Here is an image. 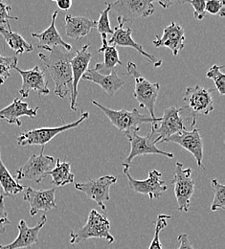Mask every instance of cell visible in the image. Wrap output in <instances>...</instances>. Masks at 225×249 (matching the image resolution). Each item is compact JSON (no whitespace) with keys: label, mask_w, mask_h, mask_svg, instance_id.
Wrapping results in <instances>:
<instances>
[{"label":"cell","mask_w":225,"mask_h":249,"mask_svg":"<svg viewBox=\"0 0 225 249\" xmlns=\"http://www.w3.org/2000/svg\"><path fill=\"white\" fill-rule=\"evenodd\" d=\"M38 58L47 68L50 77L54 81V93L61 99H65L68 94L71 93V55L63 51L60 47H54L49 51V55L39 53Z\"/></svg>","instance_id":"cell-1"},{"label":"cell","mask_w":225,"mask_h":249,"mask_svg":"<svg viewBox=\"0 0 225 249\" xmlns=\"http://www.w3.org/2000/svg\"><path fill=\"white\" fill-rule=\"evenodd\" d=\"M91 103L99 107L104 115L109 119L110 123L113 124L119 131H122L125 133V135L130 134L133 132H137L140 129V126L142 124L151 123L152 124V133L155 134V130L157 127V124L160 122L161 118L153 119L147 115L141 114L138 109L133 108L132 110H114L110 109L101 104H99L96 101L91 100Z\"/></svg>","instance_id":"cell-2"},{"label":"cell","mask_w":225,"mask_h":249,"mask_svg":"<svg viewBox=\"0 0 225 249\" xmlns=\"http://www.w3.org/2000/svg\"><path fill=\"white\" fill-rule=\"evenodd\" d=\"M89 239L105 240L107 244L114 243V237L110 234V221L104 215L92 209L84 227L77 232L70 233V244L72 246L84 243Z\"/></svg>","instance_id":"cell-3"},{"label":"cell","mask_w":225,"mask_h":249,"mask_svg":"<svg viewBox=\"0 0 225 249\" xmlns=\"http://www.w3.org/2000/svg\"><path fill=\"white\" fill-rule=\"evenodd\" d=\"M128 73L134 79V90L133 97L138 102L141 108H147L150 117L156 119L155 108L156 103L160 91V85L158 83L153 84L147 81L138 71L137 66L134 62H129L127 65Z\"/></svg>","instance_id":"cell-4"},{"label":"cell","mask_w":225,"mask_h":249,"mask_svg":"<svg viewBox=\"0 0 225 249\" xmlns=\"http://www.w3.org/2000/svg\"><path fill=\"white\" fill-rule=\"evenodd\" d=\"M43 152L44 147L41 148L39 155L33 154L26 163L16 172L17 180L29 179L35 184H39L48 177L56 165V159L53 156H45Z\"/></svg>","instance_id":"cell-5"},{"label":"cell","mask_w":225,"mask_h":249,"mask_svg":"<svg viewBox=\"0 0 225 249\" xmlns=\"http://www.w3.org/2000/svg\"><path fill=\"white\" fill-rule=\"evenodd\" d=\"M88 117H89L88 112H83L81 118H79L77 121L69 123V124H63L61 126H55V127H41V128H35L32 130H28L26 132L21 133L17 137V142L21 147L32 146V145H40V146L44 147L47 143H49L57 135H59L62 132H65L66 130H69L71 128L77 127L85 120L88 119Z\"/></svg>","instance_id":"cell-6"},{"label":"cell","mask_w":225,"mask_h":249,"mask_svg":"<svg viewBox=\"0 0 225 249\" xmlns=\"http://www.w3.org/2000/svg\"><path fill=\"white\" fill-rule=\"evenodd\" d=\"M171 183L174 188V195L180 212L188 213L191 198L194 193V181L192 178V169L184 168L182 163H175V173Z\"/></svg>","instance_id":"cell-7"},{"label":"cell","mask_w":225,"mask_h":249,"mask_svg":"<svg viewBox=\"0 0 225 249\" xmlns=\"http://www.w3.org/2000/svg\"><path fill=\"white\" fill-rule=\"evenodd\" d=\"M111 10L117 15V22L125 24L140 18H148L155 13L153 0H118L110 2Z\"/></svg>","instance_id":"cell-8"},{"label":"cell","mask_w":225,"mask_h":249,"mask_svg":"<svg viewBox=\"0 0 225 249\" xmlns=\"http://www.w3.org/2000/svg\"><path fill=\"white\" fill-rule=\"evenodd\" d=\"M214 89H205L200 86H195L187 88L184 96L183 101L186 103L189 111L192 114L193 122L191 123V126L193 127L196 122V115H208L210 112L214 110V101H213V93Z\"/></svg>","instance_id":"cell-9"},{"label":"cell","mask_w":225,"mask_h":249,"mask_svg":"<svg viewBox=\"0 0 225 249\" xmlns=\"http://www.w3.org/2000/svg\"><path fill=\"white\" fill-rule=\"evenodd\" d=\"M123 172L128 178L129 186L131 190L138 194L149 196L151 200L159 198L164 192L168 190L165 181L162 180V174L160 172L154 170L149 173L148 178L145 180H138L133 178L129 173V165L123 163Z\"/></svg>","instance_id":"cell-10"},{"label":"cell","mask_w":225,"mask_h":249,"mask_svg":"<svg viewBox=\"0 0 225 249\" xmlns=\"http://www.w3.org/2000/svg\"><path fill=\"white\" fill-rule=\"evenodd\" d=\"M117 178L113 176H104L97 179H90L85 183H76L75 188L87 195V196L94 200L104 210H106L104 201L110 199V187L116 184Z\"/></svg>","instance_id":"cell-11"},{"label":"cell","mask_w":225,"mask_h":249,"mask_svg":"<svg viewBox=\"0 0 225 249\" xmlns=\"http://www.w3.org/2000/svg\"><path fill=\"white\" fill-rule=\"evenodd\" d=\"M90 44H86L82 49L77 50L75 56L71 59L70 65L72 71V86H71V97H70V108L73 111H77V98H78V88L80 80L84 74L88 70L89 63L92 59V54L88 52Z\"/></svg>","instance_id":"cell-12"},{"label":"cell","mask_w":225,"mask_h":249,"mask_svg":"<svg viewBox=\"0 0 225 249\" xmlns=\"http://www.w3.org/2000/svg\"><path fill=\"white\" fill-rule=\"evenodd\" d=\"M183 109L184 107L178 108L177 107H170L164 109L160 122L157 124V127L154 132L156 133V137L154 141L156 145L172 135L186 129L184 126V120L180 114Z\"/></svg>","instance_id":"cell-13"},{"label":"cell","mask_w":225,"mask_h":249,"mask_svg":"<svg viewBox=\"0 0 225 249\" xmlns=\"http://www.w3.org/2000/svg\"><path fill=\"white\" fill-rule=\"evenodd\" d=\"M167 142V143H174L186 151H188L192 156L194 157L196 165L203 170L205 167L203 166V140L200 135V129L193 128L192 130L184 129L179 133L172 135L171 137L161 141L160 143Z\"/></svg>","instance_id":"cell-14"},{"label":"cell","mask_w":225,"mask_h":249,"mask_svg":"<svg viewBox=\"0 0 225 249\" xmlns=\"http://www.w3.org/2000/svg\"><path fill=\"white\" fill-rule=\"evenodd\" d=\"M16 70L22 78V86L18 91L22 99L27 98L31 90H35L39 97L47 96L50 94V89L48 88V79L44 71L41 70L39 66L36 65L29 70H22L17 67Z\"/></svg>","instance_id":"cell-15"},{"label":"cell","mask_w":225,"mask_h":249,"mask_svg":"<svg viewBox=\"0 0 225 249\" xmlns=\"http://www.w3.org/2000/svg\"><path fill=\"white\" fill-rule=\"evenodd\" d=\"M125 136L130 142V153L123 162L125 164L129 165L135 157L146 155H159L166 156L168 158H173L174 156L172 153H166L161 151L156 146V144L154 143L155 134H153L152 132L148 133L146 136H140L137 134V132L127 134Z\"/></svg>","instance_id":"cell-16"},{"label":"cell","mask_w":225,"mask_h":249,"mask_svg":"<svg viewBox=\"0 0 225 249\" xmlns=\"http://www.w3.org/2000/svg\"><path fill=\"white\" fill-rule=\"evenodd\" d=\"M56 188L48 190H36L32 187H24L23 199L30 205V215L34 217L39 212H48L57 208Z\"/></svg>","instance_id":"cell-17"},{"label":"cell","mask_w":225,"mask_h":249,"mask_svg":"<svg viewBox=\"0 0 225 249\" xmlns=\"http://www.w3.org/2000/svg\"><path fill=\"white\" fill-rule=\"evenodd\" d=\"M153 43L157 48L164 47L170 49L175 57L185 46V31L181 25L172 21L164 28L162 36H156Z\"/></svg>","instance_id":"cell-18"},{"label":"cell","mask_w":225,"mask_h":249,"mask_svg":"<svg viewBox=\"0 0 225 249\" xmlns=\"http://www.w3.org/2000/svg\"><path fill=\"white\" fill-rule=\"evenodd\" d=\"M47 222V218L45 215H42L39 222L34 226L29 227L25 220L21 219L17 225L18 236L17 239L6 246L0 245V249H29L38 242V235L42 227Z\"/></svg>","instance_id":"cell-19"},{"label":"cell","mask_w":225,"mask_h":249,"mask_svg":"<svg viewBox=\"0 0 225 249\" xmlns=\"http://www.w3.org/2000/svg\"><path fill=\"white\" fill-rule=\"evenodd\" d=\"M132 31L130 28H124V24L118 23V25L113 29V34L111 35V37L108 39V45L113 46H121V47H130L135 49L139 52L142 56L147 58L149 62H152L156 67H159L162 65V61L157 60L155 56L148 54L144 49L143 46L139 43H137L132 38Z\"/></svg>","instance_id":"cell-20"},{"label":"cell","mask_w":225,"mask_h":249,"mask_svg":"<svg viewBox=\"0 0 225 249\" xmlns=\"http://www.w3.org/2000/svg\"><path fill=\"white\" fill-rule=\"evenodd\" d=\"M59 15L58 11H55L52 15V21L49 27L39 34L32 33L33 37L36 38L38 40L36 47L38 49H44L46 51H50L54 47H63L66 51H70L72 49V46L65 42L63 39L62 36L60 35L59 31L56 28V19Z\"/></svg>","instance_id":"cell-21"},{"label":"cell","mask_w":225,"mask_h":249,"mask_svg":"<svg viewBox=\"0 0 225 249\" xmlns=\"http://www.w3.org/2000/svg\"><path fill=\"white\" fill-rule=\"evenodd\" d=\"M38 109V107L31 108L27 103L22 102L18 98H15L11 105L0 110V120H4L8 124H17V126H20L22 124L19 120L20 117L26 116L35 118L37 115Z\"/></svg>","instance_id":"cell-22"},{"label":"cell","mask_w":225,"mask_h":249,"mask_svg":"<svg viewBox=\"0 0 225 249\" xmlns=\"http://www.w3.org/2000/svg\"><path fill=\"white\" fill-rule=\"evenodd\" d=\"M82 79L85 81H90L95 83L109 96H113L118 90H120L126 83L124 79L118 76L115 70L108 75H102L93 68L88 69L84 74Z\"/></svg>","instance_id":"cell-23"},{"label":"cell","mask_w":225,"mask_h":249,"mask_svg":"<svg viewBox=\"0 0 225 249\" xmlns=\"http://www.w3.org/2000/svg\"><path fill=\"white\" fill-rule=\"evenodd\" d=\"M96 26V20H91L86 17L69 15L65 17V35L75 40H81Z\"/></svg>","instance_id":"cell-24"},{"label":"cell","mask_w":225,"mask_h":249,"mask_svg":"<svg viewBox=\"0 0 225 249\" xmlns=\"http://www.w3.org/2000/svg\"><path fill=\"white\" fill-rule=\"evenodd\" d=\"M0 35L3 36L8 46L16 52V54H23L34 51V46L27 42L22 36L12 31L11 26L8 25L6 28L0 25Z\"/></svg>","instance_id":"cell-25"},{"label":"cell","mask_w":225,"mask_h":249,"mask_svg":"<svg viewBox=\"0 0 225 249\" xmlns=\"http://www.w3.org/2000/svg\"><path fill=\"white\" fill-rule=\"evenodd\" d=\"M98 52L104 53V62L97 63L93 69L102 75H108L114 71L116 66H121L123 64L119 58L117 47L113 45H107L104 48H100Z\"/></svg>","instance_id":"cell-26"},{"label":"cell","mask_w":225,"mask_h":249,"mask_svg":"<svg viewBox=\"0 0 225 249\" xmlns=\"http://www.w3.org/2000/svg\"><path fill=\"white\" fill-rule=\"evenodd\" d=\"M52 178V183L57 187H63L74 182L75 176L71 173V165L67 162L56 160L54 169L48 174Z\"/></svg>","instance_id":"cell-27"},{"label":"cell","mask_w":225,"mask_h":249,"mask_svg":"<svg viewBox=\"0 0 225 249\" xmlns=\"http://www.w3.org/2000/svg\"><path fill=\"white\" fill-rule=\"evenodd\" d=\"M0 186L5 196H15L23 192L24 186L19 184L10 174L7 167L2 161L0 152Z\"/></svg>","instance_id":"cell-28"},{"label":"cell","mask_w":225,"mask_h":249,"mask_svg":"<svg viewBox=\"0 0 225 249\" xmlns=\"http://www.w3.org/2000/svg\"><path fill=\"white\" fill-rule=\"evenodd\" d=\"M106 8L100 14V18L97 22V31L101 35L102 37V45L101 48H104L108 45V35L113 34V29L110 27V21H109V13L111 11V5L110 2L105 3Z\"/></svg>","instance_id":"cell-29"},{"label":"cell","mask_w":225,"mask_h":249,"mask_svg":"<svg viewBox=\"0 0 225 249\" xmlns=\"http://www.w3.org/2000/svg\"><path fill=\"white\" fill-rule=\"evenodd\" d=\"M211 187L215 193L213 202L211 204V211L216 212L225 209V186L221 184L217 179H211Z\"/></svg>","instance_id":"cell-30"},{"label":"cell","mask_w":225,"mask_h":249,"mask_svg":"<svg viewBox=\"0 0 225 249\" xmlns=\"http://www.w3.org/2000/svg\"><path fill=\"white\" fill-rule=\"evenodd\" d=\"M17 57H4L0 52V85H3L6 80L11 76L10 71L17 67Z\"/></svg>","instance_id":"cell-31"},{"label":"cell","mask_w":225,"mask_h":249,"mask_svg":"<svg viewBox=\"0 0 225 249\" xmlns=\"http://www.w3.org/2000/svg\"><path fill=\"white\" fill-rule=\"evenodd\" d=\"M225 66H219V65H213L208 72L206 73V77L208 79H211L215 86L216 89L221 95L225 94V75L222 72L221 69H223Z\"/></svg>","instance_id":"cell-32"},{"label":"cell","mask_w":225,"mask_h":249,"mask_svg":"<svg viewBox=\"0 0 225 249\" xmlns=\"http://www.w3.org/2000/svg\"><path fill=\"white\" fill-rule=\"evenodd\" d=\"M172 218L171 216L161 214L156 221V229H155V235L154 238L151 242V245L148 249H163L162 244L160 242V233L164 228L167 227L168 225V220Z\"/></svg>","instance_id":"cell-33"},{"label":"cell","mask_w":225,"mask_h":249,"mask_svg":"<svg viewBox=\"0 0 225 249\" xmlns=\"http://www.w3.org/2000/svg\"><path fill=\"white\" fill-rule=\"evenodd\" d=\"M205 12L212 16L225 17V1L224 0H208L205 2Z\"/></svg>","instance_id":"cell-34"},{"label":"cell","mask_w":225,"mask_h":249,"mask_svg":"<svg viewBox=\"0 0 225 249\" xmlns=\"http://www.w3.org/2000/svg\"><path fill=\"white\" fill-rule=\"evenodd\" d=\"M189 3L193 8V17L197 20H203L206 16L205 12V2L204 0H192V1H181L183 3Z\"/></svg>","instance_id":"cell-35"},{"label":"cell","mask_w":225,"mask_h":249,"mask_svg":"<svg viewBox=\"0 0 225 249\" xmlns=\"http://www.w3.org/2000/svg\"><path fill=\"white\" fill-rule=\"evenodd\" d=\"M12 10V7L8 4H6L3 1H0V25L5 24L6 26L10 25L9 20L13 19V20H17L18 18L17 17H12L9 15V12Z\"/></svg>","instance_id":"cell-36"},{"label":"cell","mask_w":225,"mask_h":249,"mask_svg":"<svg viewBox=\"0 0 225 249\" xmlns=\"http://www.w3.org/2000/svg\"><path fill=\"white\" fill-rule=\"evenodd\" d=\"M12 222L8 218V214L5 207L4 196L0 197V233H5L6 226L10 225Z\"/></svg>","instance_id":"cell-37"},{"label":"cell","mask_w":225,"mask_h":249,"mask_svg":"<svg viewBox=\"0 0 225 249\" xmlns=\"http://www.w3.org/2000/svg\"><path fill=\"white\" fill-rule=\"evenodd\" d=\"M179 247L177 249H194L189 241V236L187 234H180L177 237Z\"/></svg>","instance_id":"cell-38"},{"label":"cell","mask_w":225,"mask_h":249,"mask_svg":"<svg viewBox=\"0 0 225 249\" xmlns=\"http://www.w3.org/2000/svg\"><path fill=\"white\" fill-rule=\"evenodd\" d=\"M56 5L61 10L68 11L71 8V6H72V1L71 0H57L56 1Z\"/></svg>","instance_id":"cell-39"},{"label":"cell","mask_w":225,"mask_h":249,"mask_svg":"<svg viewBox=\"0 0 225 249\" xmlns=\"http://www.w3.org/2000/svg\"><path fill=\"white\" fill-rule=\"evenodd\" d=\"M174 3H177V2H172V1H167V0L166 1H158V4L162 6L163 8H165V9L169 8L170 6H172Z\"/></svg>","instance_id":"cell-40"},{"label":"cell","mask_w":225,"mask_h":249,"mask_svg":"<svg viewBox=\"0 0 225 249\" xmlns=\"http://www.w3.org/2000/svg\"><path fill=\"white\" fill-rule=\"evenodd\" d=\"M1 196H4V197H5L6 196H5V194H4L3 190H2V188H1V186H0V197H1Z\"/></svg>","instance_id":"cell-41"}]
</instances>
